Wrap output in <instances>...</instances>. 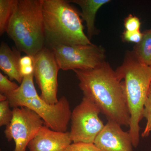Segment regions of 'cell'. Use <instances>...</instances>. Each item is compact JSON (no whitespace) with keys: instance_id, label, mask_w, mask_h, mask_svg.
<instances>
[{"instance_id":"cell-14","label":"cell","mask_w":151,"mask_h":151,"mask_svg":"<svg viewBox=\"0 0 151 151\" xmlns=\"http://www.w3.org/2000/svg\"><path fill=\"white\" fill-rule=\"evenodd\" d=\"M133 51L143 64L151 66V29L143 32L142 40L134 47Z\"/></svg>"},{"instance_id":"cell-13","label":"cell","mask_w":151,"mask_h":151,"mask_svg":"<svg viewBox=\"0 0 151 151\" xmlns=\"http://www.w3.org/2000/svg\"><path fill=\"white\" fill-rule=\"evenodd\" d=\"M69 3L78 5L81 9V15L83 21L86 22L87 28V36L89 40L97 34V30L95 27V20L97 11L102 6L110 2L109 0H71Z\"/></svg>"},{"instance_id":"cell-22","label":"cell","mask_w":151,"mask_h":151,"mask_svg":"<svg viewBox=\"0 0 151 151\" xmlns=\"http://www.w3.org/2000/svg\"><path fill=\"white\" fill-rule=\"evenodd\" d=\"M6 100H7L6 96L5 94L0 93V102H2Z\"/></svg>"},{"instance_id":"cell-12","label":"cell","mask_w":151,"mask_h":151,"mask_svg":"<svg viewBox=\"0 0 151 151\" xmlns=\"http://www.w3.org/2000/svg\"><path fill=\"white\" fill-rule=\"evenodd\" d=\"M20 51L15 47L12 49L7 44L2 42L0 45V68L11 81L15 80L21 84L23 77L19 69L21 58Z\"/></svg>"},{"instance_id":"cell-11","label":"cell","mask_w":151,"mask_h":151,"mask_svg":"<svg viewBox=\"0 0 151 151\" xmlns=\"http://www.w3.org/2000/svg\"><path fill=\"white\" fill-rule=\"evenodd\" d=\"M72 143L69 132H57L45 125L28 144L29 151H64Z\"/></svg>"},{"instance_id":"cell-21","label":"cell","mask_w":151,"mask_h":151,"mask_svg":"<svg viewBox=\"0 0 151 151\" xmlns=\"http://www.w3.org/2000/svg\"><path fill=\"white\" fill-rule=\"evenodd\" d=\"M122 37L124 41L138 44L142 40L143 33L141 32L140 31L137 32H129L125 30L123 33Z\"/></svg>"},{"instance_id":"cell-20","label":"cell","mask_w":151,"mask_h":151,"mask_svg":"<svg viewBox=\"0 0 151 151\" xmlns=\"http://www.w3.org/2000/svg\"><path fill=\"white\" fill-rule=\"evenodd\" d=\"M124 27L126 30L129 32L139 31L141 22L137 17L129 14L124 20Z\"/></svg>"},{"instance_id":"cell-9","label":"cell","mask_w":151,"mask_h":151,"mask_svg":"<svg viewBox=\"0 0 151 151\" xmlns=\"http://www.w3.org/2000/svg\"><path fill=\"white\" fill-rule=\"evenodd\" d=\"M27 107L35 111L43 120L45 125L51 129L67 132L72 111L69 101L64 96L60 97L56 104H50L37 95L20 102L17 107Z\"/></svg>"},{"instance_id":"cell-4","label":"cell","mask_w":151,"mask_h":151,"mask_svg":"<svg viewBox=\"0 0 151 151\" xmlns=\"http://www.w3.org/2000/svg\"><path fill=\"white\" fill-rule=\"evenodd\" d=\"M43 3L17 0L6 32L19 51L32 57L45 47Z\"/></svg>"},{"instance_id":"cell-8","label":"cell","mask_w":151,"mask_h":151,"mask_svg":"<svg viewBox=\"0 0 151 151\" xmlns=\"http://www.w3.org/2000/svg\"><path fill=\"white\" fill-rule=\"evenodd\" d=\"M34 75L41 91V98L50 104L58 102V75L60 70L54 53L45 47L33 57Z\"/></svg>"},{"instance_id":"cell-6","label":"cell","mask_w":151,"mask_h":151,"mask_svg":"<svg viewBox=\"0 0 151 151\" xmlns=\"http://www.w3.org/2000/svg\"><path fill=\"white\" fill-rule=\"evenodd\" d=\"M100 109L92 101L83 97L71 112L70 138L72 143H93L105 127L99 117Z\"/></svg>"},{"instance_id":"cell-23","label":"cell","mask_w":151,"mask_h":151,"mask_svg":"<svg viewBox=\"0 0 151 151\" xmlns=\"http://www.w3.org/2000/svg\"><path fill=\"white\" fill-rule=\"evenodd\" d=\"M150 68H151V66H150Z\"/></svg>"},{"instance_id":"cell-5","label":"cell","mask_w":151,"mask_h":151,"mask_svg":"<svg viewBox=\"0 0 151 151\" xmlns=\"http://www.w3.org/2000/svg\"><path fill=\"white\" fill-rule=\"evenodd\" d=\"M60 69L63 70H88L105 61V50L101 46L56 45L51 49Z\"/></svg>"},{"instance_id":"cell-2","label":"cell","mask_w":151,"mask_h":151,"mask_svg":"<svg viewBox=\"0 0 151 151\" xmlns=\"http://www.w3.org/2000/svg\"><path fill=\"white\" fill-rule=\"evenodd\" d=\"M122 81L125 102L130 116L129 133L133 147L139 143L143 112L151 84V68L138 59L134 51H127L122 65L116 70Z\"/></svg>"},{"instance_id":"cell-15","label":"cell","mask_w":151,"mask_h":151,"mask_svg":"<svg viewBox=\"0 0 151 151\" xmlns=\"http://www.w3.org/2000/svg\"><path fill=\"white\" fill-rule=\"evenodd\" d=\"M17 0H0V35L6 32L14 8Z\"/></svg>"},{"instance_id":"cell-24","label":"cell","mask_w":151,"mask_h":151,"mask_svg":"<svg viewBox=\"0 0 151 151\" xmlns=\"http://www.w3.org/2000/svg\"></svg>"},{"instance_id":"cell-1","label":"cell","mask_w":151,"mask_h":151,"mask_svg":"<svg viewBox=\"0 0 151 151\" xmlns=\"http://www.w3.org/2000/svg\"><path fill=\"white\" fill-rule=\"evenodd\" d=\"M84 97L91 100L108 120L129 127L130 116L122 81L108 62L88 70H73Z\"/></svg>"},{"instance_id":"cell-10","label":"cell","mask_w":151,"mask_h":151,"mask_svg":"<svg viewBox=\"0 0 151 151\" xmlns=\"http://www.w3.org/2000/svg\"><path fill=\"white\" fill-rule=\"evenodd\" d=\"M94 144L100 151H134L129 133L111 120H108Z\"/></svg>"},{"instance_id":"cell-18","label":"cell","mask_w":151,"mask_h":151,"mask_svg":"<svg viewBox=\"0 0 151 151\" xmlns=\"http://www.w3.org/2000/svg\"><path fill=\"white\" fill-rule=\"evenodd\" d=\"M19 86L16 83L12 82L6 76L0 73V92L1 94H9L14 92L19 88Z\"/></svg>"},{"instance_id":"cell-16","label":"cell","mask_w":151,"mask_h":151,"mask_svg":"<svg viewBox=\"0 0 151 151\" xmlns=\"http://www.w3.org/2000/svg\"><path fill=\"white\" fill-rule=\"evenodd\" d=\"M143 117L147 121L145 130L142 134V137L145 138L148 137L151 132V84L144 106Z\"/></svg>"},{"instance_id":"cell-7","label":"cell","mask_w":151,"mask_h":151,"mask_svg":"<svg viewBox=\"0 0 151 151\" xmlns=\"http://www.w3.org/2000/svg\"><path fill=\"white\" fill-rule=\"evenodd\" d=\"M13 118L6 126L4 134L8 142L13 140L14 151H26L28 145L44 122L35 111L26 107L13 108Z\"/></svg>"},{"instance_id":"cell-3","label":"cell","mask_w":151,"mask_h":151,"mask_svg":"<svg viewBox=\"0 0 151 151\" xmlns=\"http://www.w3.org/2000/svg\"><path fill=\"white\" fill-rule=\"evenodd\" d=\"M45 47L92 44L84 33L81 13L68 1L43 0Z\"/></svg>"},{"instance_id":"cell-17","label":"cell","mask_w":151,"mask_h":151,"mask_svg":"<svg viewBox=\"0 0 151 151\" xmlns=\"http://www.w3.org/2000/svg\"><path fill=\"white\" fill-rule=\"evenodd\" d=\"M8 100L0 102V126H7L13 118V110Z\"/></svg>"},{"instance_id":"cell-19","label":"cell","mask_w":151,"mask_h":151,"mask_svg":"<svg viewBox=\"0 0 151 151\" xmlns=\"http://www.w3.org/2000/svg\"><path fill=\"white\" fill-rule=\"evenodd\" d=\"M64 151H100L93 143H72Z\"/></svg>"}]
</instances>
